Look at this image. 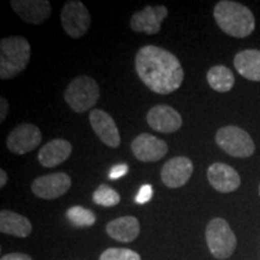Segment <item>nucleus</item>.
Masks as SVG:
<instances>
[{"instance_id": "nucleus-1", "label": "nucleus", "mask_w": 260, "mask_h": 260, "mask_svg": "<svg viewBox=\"0 0 260 260\" xmlns=\"http://www.w3.org/2000/svg\"><path fill=\"white\" fill-rule=\"evenodd\" d=\"M135 69L145 86L161 95L176 92L184 79L178 58L154 45L140 48L135 57Z\"/></svg>"}, {"instance_id": "nucleus-2", "label": "nucleus", "mask_w": 260, "mask_h": 260, "mask_svg": "<svg viewBox=\"0 0 260 260\" xmlns=\"http://www.w3.org/2000/svg\"><path fill=\"white\" fill-rule=\"evenodd\" d=\"M213 17L218 27L233 38L249 37L255 28V18L251 10L232 0L217 3L213 9Z\"/></svg>"}, {"instance_id": "nucleus-3", "label": "nucleus", "mask_w": 260, "mask_h": 260, "mask_svg": "<svg viewBox=\"0 0 260 260\" xmlns=\"http://www.w3.org/2000/svg\"><path fill=\"white\" fill-rule=\"evenodd\" d=\"M31 47L23 37H8L0 41V79L11 80L25 70Z\"/></svg>"}, {"instance_id": "nucleus-4", "label": "nucleus", "mask_w": 260, "mask_h": 260, "mask_svg": "<svg viewBox=\"0 0 260 260\" xmlns=\"http://www.w3.org/2000/svg\"><path fill=\"white\" fill-rule=\"evenodd\" d=\"M100 98L96 81L89 76H79L68 84L64 99L73 111L83 113L95 105Z\"/></svg>"}, {"instance_id": "nucleus-5", "label": "nucleus", "mask_w": 260, "mask_h": 260, "mask_svg": "<svg viewBox=\"0 0 260 260\" xmlns=\"http://www.w3.org/2000/svg\"><path fill=\"white\" fill-rule=\"evenodd\" d=\"M205 237L211 254L216 259H228L235 252L237 245L236 235L225 219L218 217L211 219L206 226Z\"/></svg>"}, {"instance_id": "nucleus-6", "label": "nucleus", "mask_w": 260, "mask_h": 260, "mask_svg": "<svg viewBox=\"0 0 260 260\" xmlns=\"http://www.w3.org/2000/svg\"><path fill=\"white\" fill-rule=\"evenodd\" d=\"M216 144L225 153L235 158H248L255 152V145L251 135L235 125H226L217 130Z\"/></svg>"}, {"instance_id": "nucleus-7", "label": "nucleus", "mask_w": 260, "mask_h": 260, "mask_svg": "<svg viewBox=\"0 0 260 260\" xmlns=\"http://www.w3.org/2000/svg\"><path fill=\"white\" fill-rule=\"evenodd\" d=\"M60 21L64 31L73 39L84 37L92 23L88 9L77 0L65 3L60 12Z\"/></svg>"}, {"instance_id": "nucleus-8", "label": "nucleus", "mask_w": 260, "mask_h": 260, "mask_svg": "<svg viewBox=\"0 0 260 260\" xmlns=\"http://www.w3.org/2000/svg\"><path fill=\"white\" fill-rule=\"evenodd\" d=\"M41 141V130L31 123H24L11 130L6 139V146L12 153L22 155L34 151Z\"/></svg>"}, {"instance_id": "nucleus-9", "label": "nucleus", "mask_w": 260, "mask_h": 260, "mask_svg": "<svg viewBox=\"0 0 260 260\" xmlns=\"http://www.w3.org/2000/svg\"><path fill=\"white\" fill-rule=\"evenodd\" d=\"M71 187V178L65 172L44 175L35 178L31 183V191L38 198L45 200H53L63 197Z\"/></svg>"}, {"instance_id": "nucleus-10", "label": "nucleus", "mask_w": 260, "mask_h": 260, "mask_svg": "<svg viewBox=\"0 0 260 260\" xmlns=\"http://www.w3.org/2000/svg\"><path fill=\"white\" fill-rule=\"evenodd\" d=\"M169 10L164 5H147L141 11L135 12L130 18V28L136 32L148 35L158 34L161 29V22L168 17Z\"/></svg>"}, {"instance_id": "nucleus-11", "label": "nucleus", "mask_w": 260, "mask_h": 260, "mask_svg": "<svg viewBox=\"0 0 260 260\" xmlns=\"http://www.w3.org/2000/svg\"><path fill=\"white\" fill-rule=\"evenodd\" d=\"M168 144L164 140L142 133L132 142V151L136 159L144 162H154L160 160L168 153Z\"/></svg>"}, {"instance_id": "nucleus-12", "label": "nucleus", "mask_w": 260, "mask_h": 260, "mask_svg": "<svg viewBox=\"0 0 260 260\" xmlns=\"http://www.w3.org/2000/svg\"><path fill=\"white\" fill-rule=\"evenodd\" d=\"M193 161L187 157H174L162 165L160 177L168 188L176 189L183 187L193 174Z\"/></svg>"}, {"instance_id": "nucleus-13", "label": "nucleus", "mask_w": 260, "mask_h": 260, "mask_svg": "<svg viewBox=\"0 0 260 260\" xmlns=\"http://www.w3.org/2000/svg\"><path fill=\"white\" fill-rule=\"evenodd\" d=\"M10 5L22 21L39 25L51 17L52 6L48 0H12Z\"/></svg>"}, {"instance_id": "nucleus-14", "label": "nucleus", "mask_w": 260, "mask_h": 260, "mask_svg": "<svg viewBox=\"0 0 260 260\" xmlns=\"http://www.w3.org/2000/svg\"><path fill=\"white\" fill-rule=\"evenodd\" d=\"M148 125L155 132L171 134L182 126V116L174 107L169 105L153 106L146 116Z\"/></svg>"}, {"instance_id": "nucleus-15", "label": "nucleus", "mask_w": 260, "mask_h": 260, "mask_svg": "<svg viewBox=\"0 0 260 260\" xmlns=\"http://www.w3.org/2000/svg\"><path fill=\"white\" fill-rule=\"evenodd\" d=\"M89 122L98 138L106 146L117 148L121 145L118 128L109 113L99 109L92 110L89 113Z\"/></svg>"}, {"instance_id": "nucleus-16", "label": "nucleus", "mask_w": 260, "mask_h": 260, "mask_svg": "<svg viewBox=\"0 0 260 260\" xmlns=\"http://www.w3.org/2000/svg\"><path fill=\"white\" fill-rule=\"evenodd\" d=\"M207 180L211 186L220 193H232L241 184L239 172L224 162H213L207 169Z\"/></svg>"}, {"instance_id": "nucleus-17", "label": "nucleus", "mask_w": 260, "mask_h": 260, "mask_svg": "<svg viewBox=\"0 0 260 260\" xmlns=\"http://www.w3.org/2000/svg\"><path fill=\"white\" fill-rule=\"evenodd\" d=\"M73 152V146L68 140L54 139L44 145L39 151V162L44 168H54L64 162L70 157Z\"/></svg>"}, {"instance_id": "nucleus-18", "label": "nucleus", "mask_w": 260, "mask_h": 260, "mask_svg": "<svg viewBox=\"0 0 260 260\" xmlns=\"http://www.w3.org/2000/svg\"><path fill=\"white\" fill-rule=\"evenodd\" d=\"M106 233L110 237L119 242L129 243L134 241L140 234V223L136 217H119L107 223Z\"/></svg>"}, {"instance_id": "nucleus-19", "label": "nucleus", "mask_w": 260, "mask_h": 260, "mask_svg": "<svg viewBox=\"0 0 260 260\" xmlns=\"http://www.w3.org/2000/svg\"><path fill=\"white\" fill-rule=\"evenodd\" d=\"M234 67L246 80L260 82V51L245 50L236 53Z\"/></svg>"}, {"instance_id": "nucleus-20", "label": "nucleus", "mask_w": 260, "mask_h": 260, "mask_svg": "<svg viewBox=\"0 0 260 260\" xmlns=\"http://www.w3.org/2000/svg\"><path fill=\"white\" fill-rule=\"evenodd\" d=\"M31 230L30 220L24 216L8 210H3L0 212V232L3 234L16 237H27L30 235Z\"/></svg>"}, {"instance_id": "nucleus-21", "label": "nucleus", "mask_w": 260, "mask_h": 260, "mask_svg": "<svg viewBox=\"0 0 260 260\" xmlns=\"http://www.w3.org/2000/svg\"><path fill=\"white\" fill-rule=\"evenodd\" d=\"M207 82L213 90L218 93L230 92L235 83V76L233 71L225 65H216L207 71Z\"/></svg>"}, {"instance_id": "nucleus-22", "label": "nucleus", "mask_w": 260, "mask_h": 260, "mask_svg": "<svg viewBox=\"0 0 260 260\" xmlns=\"http://www.w3.org/2000/svg\"><path fill=\"white\" fill-rule=\"evenodd\" d=\"M67 218L75 226L88 228L95 223L96 216L92 210L86 209V207L73 206L67 211Z\"/></svg>"}, {"instance_id": "nucleus-23", "label": "nucleus", "mask_w": 260, "mask_h": 260, "mask_svg": "<svg viewBox=\"0 0 260 260\" xmlns=\"http://www.w3.org/2000/svg\"><path fill=\"white\" fill-rule=\"evenodd\" d=\"M93 201L96 205L104 207H112L119 204L121 201V195L107 184H100L99 187L94 190Z\"/></svg>"}, {"instance_id": "nucleus-24", "label": "nucleus", "mask_w": 260, "mask_h": 260, "mask_svg": "<svg viewBox=\"0 0 260 260\" xmlns=\"http://www.w3.org/2000/svg\"><path fill=\"white\" fill-rule=\"evenodd\" d=\"M99 260H141V256L129 248H107Z\"/></svg>"}, {"instance_id": "nucleus-25", "label": "nucleus", "mask_w": 260, "mask_h": 260, "mask_svg": "<svg viewBox=\"0 0 260 260\" xmlns=\"http://www.w3.org/2000/svg\"><path fill=\"white\" fill-rule=\"evenodd\" d=\"M152 195H153V189H152L151 184H144V186L140 188L139 193L135 198V201L141 205L147 204L152 199Z\"/></svg>"}, {"instance_id": "nucleus-26", "label": "nucleus", "mask_w": 260, "mask_h": 260, "mask_svg": "<svg viewBox=\"0 0 260 260\" xmlns=\"http://www.w3.org/2000/svg\"><path fill=\"white\" fill-rule=\"evenodd\" d=\"M128 169L129 168L126 164H117L115 167H112L109 174L110 180H118V178L125 176L128 174Z\"/></svg>"}, {"instance_id": "nucleus-27", "label": "nucleus", "mask_w": 260, "mask_h": 260, "mask_svg": "<svg viewBox=\"0 0 260 260\" xmlns=\"http://www.w3.org/2000/svg\"><path fill=\"white\" fill-rule=\"evenodd\" d=\"M0 260H32V259L30 255L25 254V253L15 252V253H9V254L3 255Z\"/></svg>"}, {"instance_id": "nucleus-28", "label": "nucleus", "mask_w": 260, "mask_h": 260, "mask_svg": "<svg viewBox=\"0 0 260 260\" xmlns=\"http://www.w3.org/2000/svg\"><path fill=\"white\" fill-rule=\"evenodd\" d=\"M9 111V103L4 96L0 98V122H4Z\"/></svg>"}, {"instance_id": "nucleus-29", "label": "nucleus", "mask_w": 260, "mask_h": 260, "mask_svg": "<svg viewBox=\"0 0 260 260\" xmlns=\"http://www.w3.org/2000/svg\"><path fill=\"white\" fill-rule=\"evenodd\" d=\"M6 182H8V174H6L4 169H2L0 170V188H4Z\"/></svg>"}, {"instance_id": "nucleus-30", "label": "nucleus", "mask_w": 260, "mask_h": 260, "mask_svg": "<svg viewBox=\"0 0 260 260\" xmlns=\"http://www.w3.org/2000/svg\"><path fill=\"white\" fill-rule=\"evenodd\" d=\"M259 195H260V184H259Z\"/></svg>"}]
</instances>
